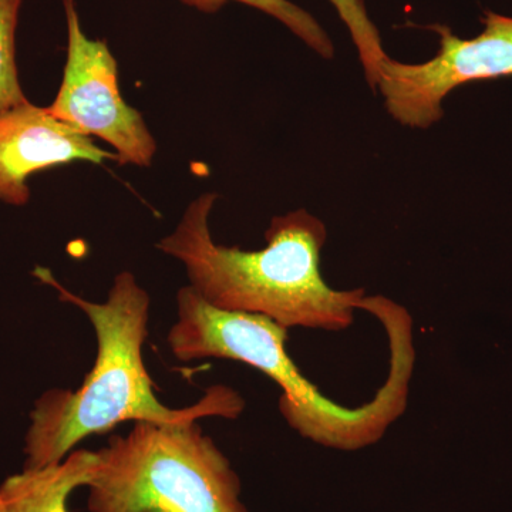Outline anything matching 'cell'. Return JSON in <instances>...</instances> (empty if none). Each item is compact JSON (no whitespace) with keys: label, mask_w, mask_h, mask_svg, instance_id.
Here are the masks:
<instances>
[{"label":"cell","mask_w":512,"mask_h":512,"mask_svg":"<svg viewBox=\"0 0 512 512\" xmlns=\"http://www.w3.org/2000/svg\"><path fill=\"white\" fill-rule=\"evenodd\" d=\"M33 275L55 288L60 301L86 313L96 332L97 356L79 389L56 387L36 400L30 412L23 470L62 463L84 439L109 433L124 421L174 424L212 416L237 419L244 410L242 397L225 386L210 387L197 403L184 409H171L157 399L143 360L150 295L131 272L116 275L103 303L70 292L49 269L36 268Z\"/></svg>","instance_id":"6da1fadb"},{"label":"cell","mask_w":512,"mask_h":512,"mask_svg":"<svg viewBox=\"0 0 512 512\" xmlns=\"http://www.w3.org/2000/svg\"><path fill=\"white\" fill-rule=\"evenodd\" d=\"M372 315L389 335L390 372L375 399L356 409L323 396L299 372L285 349L289 329L266 316L214 308L190 285L177 293V320L167 343L180 362L217 357L261 370L281 387L279 410L293 430L320 446L355 451L377 443L402 416L414 366L409 313L383 298Z\"/></svg>","instance_id":"7a4b0ae2"},{"label":"cell","mask_w":512,"mask_h":512,"mask_svg":"<svg viewBox=\"0 0 512 512\" xmlns=\"http://www.w3.org/2000/svg\"><path fill=\"white\" fill-rule=\"evenodd\" d=\"M218 195L204 192L191 202L157 249L185 266L190 286L205 302L228 312L254 313L286 329L339 332L362 311L365 289L330 288L320 272L328 238L325 224L306 210L272 218L266 247H224L212 239L210 215Z\"/></svg>","instance_id":"3957f363"},{"label":"cell","mask_w":512,"mask_h":512,"mask_svg":"<svg viewBox=\"0 0 512 512\" xmlns=\"http://www.w3.org/2000/svg\"><path fill=\"white\" fill-rule=\"evenodd\" d=\"M97 457L89 512H249L241 478L197 420L138 421Z\"/></svg>","instance_id":"277c9868"},{"label":"cell","mask_w":512,"mask_h":512,"mask_svg":"<svg viewBox=\"0 0 512 512\" xmlns=\"http://www.w3.org/2000/svg\"><path fill=\"white\" fill-rule=\"evenodd\" d=\"M67 57L52 116L114 148L119 164L150 167L157 143L140 111L120 93L119 66L104 40L86 36L74 0H63Z\"/></svg>","instance_id":"5b68a950"},{"label":"cell","mask_w":512,"mask_h":512,"mask_svg":"<svg viewBox=\"0 0 512 512\" xmlns=\"http://www.w3.org/2000/svg\"><path fill=\"white\" fill-rule=\"evenodd\" d=\"M484 30L460 39L436 25L439 52L423 63L397 62L389 56L380 66L376 89L394 120L427 128L443 117L444 99L457 87L480 80L512 76V18L485 12Z\"/></svg>","instance_id":"8992f818"},{"label":"cell","mask_w":512,"mask_h":512,"mask_svg":"<svg viewBox=\"0 0 512 512\" xmlns=\"http://www.w3.org/2000/svg\"><path fill=\"white\" fill-rule=\"evenodd\" d=\"M76 161L103 164L119 158L57 120L47 107L28 101L0 113V201L23 207L30 200L32 175Z\"/></svg>","instance_id":"52a82bcc"},{"label":"cell","mask_w":512,"mask_h":512,"mask_svg":"<svg viewBox=\"0 0 512 512\" xmlns=\"http://www.w3.org/2000/svg\"><path fill=\"white\" fill-rule=\"evenodd\" d=\"M97 461V451L74 450L62 463L6 478L0 485L5 512H69L70 495L90 484Z\"/></svg>","instance_id":"ba28073f"},{"label":"cell","mask_w":512,"mask_h":512,"mask_svg":"<svg viewBox=\"0 0 512 512\" xmlns=\"http://www.w3.org/2000/svg\"><path fill=\"white\" fill-rule=\"evenodd\" d=\"M185 5L200 12H218L227 2H239L272 16L291 30L320 56L330 59L335 53L332 40L311 13L299 8L289 0H181Z\"/></svg>","instance_id":"9c48e42d"},{"label":"cell","mask_w":512,"mask_h":512,"mask_svg":"<svg viewBox=\"0 0 512 512\" xmlns=\"http://www.w3.org/2000/svg\"><path fill=\"white\" fill-rule=\"evenodd\" d=\"M329 2L335 6L339 18L345 23L352 36L353 45L356 46L365 70L367 83L376 90L380 66L387 55L383 50L382 37L373 25L365 3L363 0H329Z\"/></svg>","instance_id":"30bf717a"},{"label":"cell","mask_w":512,"mask_h":512,"mask_svg":"<svg viewBox=\"0 0 512 512\" xmlns=\"http://www.w3.org/2000/svg\"><path fill=\"white\" fill-rule=\"evenodd\" d=\"M23 0H0V113L28 103L16 63V29Z\"/></svg>","instance_id":"8fae6325"},{"label":"cell","mask_w":512,"mask_h":512,"mask_svg":"<svg viewBox=\"0 0 512 512\" xmlns=\"http://www.w3.org/2000/svg\"><path fill=\"white\" fill-rule=\"evenodd\" d=\"M0 512H5V507H3L2 500H0Z\"/></svg>","instance_id":"7c38bea8"}]
</instances>
